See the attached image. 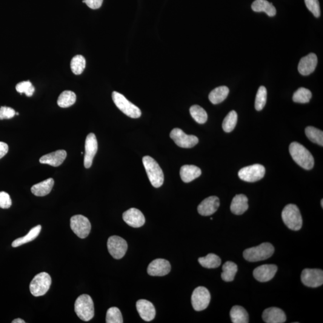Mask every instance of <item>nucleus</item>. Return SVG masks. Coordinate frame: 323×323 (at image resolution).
<instances>
[{"label": "nucleus", "instance_id": "f257e3e1", "mask_svg": "<svg viewBox=\"0 0 323 323\" xmlns=\"http://www.w3.org/2000/svg\"><path fill=\"white\" fill-rule=\"evenodd\" d=\"M289 151L294 161L305 170L313 169L314 159L312 154L304 145L293 142L290 145Z\"/></svg>", "mask_w": 323, "mask_h": 323}, {"label": "nucleus", "instance_id": "f03ea898", "mask_svg": "<svg viewBox=\"0 0 323 323\" xmlns=\"http://www.w3.org/2000/svg\"><path fill=\"white\" fill-rule=\"evenodd\" d=\"M274 247L270 243H262L257 247L247 248L243 253L246 261L256 262L267 260L273 255Z\"/></svg>", "mask_w": 323, "mask_h": 323}, {"label": "nucleus", "instance_id": "7ed1b4c3", "mask_svg": "<svg viewBox=\"0 0 323 323\" xmlns=\"http://www.w3.org/2000/svg\"><path fill=\"white\" fill-rule=\"evenodd\" d=\"M142 163L147 174L148 179L153 186L158 188L162 186L164 182V175L159 165L150 156H144Z\"/></svg>", "mask_w": 323, "mask_h": 323}, {"label": "nucleus", "instance_id": "20e7f679", "mask_svg": "<svg viewBox=\"0 0 323 323\" xmlns=\"http://www.w3.org/2000/svg\"><path fill=\"white\" fill-rule=\"evenodd\" d=\"M74 310L83 321L89 322L94 317V304L92 298L88 294H82L76 299Z\"/></svg>", "mask_w": 323, "mask_h": 323}, {"label": "nucleus", "instance_id": "39448f33", "mask_svg": "<svg viewBox=\"0 0 323 323\" xmlns=\"http://www.w3.org/2000/svg\"><path fill=\"white\" fill-rule=\"evenodd\" d=\"M284 224L292 231H299L302 227V218L301 212L296 205L288 204L285 206L281 214Z\"/></svg>", "mask_w": 323, "mask_h": 323}, {"label": "nucleus", "instance_id": "423d86ee", "mask_svg": "<svg viewBox=\"0 0 323 323\" xmlns=\"http://www.w3.org/2000/svg\"><path fill=\"white\" fill-rule=\"evenodd\" d=\"M112 98L117 107L126 115L134 119L139 118L141 116V111L139 108L128 101L122 94L118 92H113Z\"/></svg>", "mask_w": 323, "mask_h": 323}, {"label": "nucleus", "instance_id": "0eeeda50", "mask_svg": "<svg viewBox=\"0 0 323 323\" xmlns=\"http://www.w3.org/2000/svg\"><path fill=\"white\" fill-rule=\"evenodd\" d=\"M51 284V278L49 274L46 273H39L34 277L30 283L31 293L36 297L44 296L49 290Z\"/></svg>", "mask_w": 323, "mask_h": 323}, {"label": "nucleus", "instance_id": "6e6552de", "mask_svg": "<svg viewBox=\"0 0 323 323\" xmlns=\"http://www.w3.org/2000/svg\"><path fill=\"white\" fill-rule=\"evenodd\" d=\"M71 230L80 238H87L90 233L91 224L87 217L82 215H76L70 220Z\"/></svg>", "mask_w": 323, "mask_h": 323}, {"label": "nucleus", "instance_id": "1a4fd4ad", "mask_svg": "<svg viewBox=\"0 0 323 323\" xmlns=\"http://www.w3.org/2000/svg\"><path fill=\"white\" fill-rule=\"evenodd\" d=\"M211 295L209 291L204 287H198L194 290L191 295V304L194 310L201 311L205 310L210 304Z\"/></svg>", "mask_w": 323, "mask_h": 323}, {"label": "nucleus", "instance_id": "9d476101", "mask_svg": "<svg viewBox=\"0 0 323 323\" xmlns=\"http://www.w3.org/2000/svg\"><path fill=\"white\" fill-rule=\"evenodd\" d=\"M265 168L260 164H254L242 168L238 173L239 179L243 181L253 183L264 178Z\"/></svg>", "mask_w": 323, "mask_h": 323}, {"label": "nucleus", "instance_id": "9b49d317", "mask_svg": "<svg viewBox=\"0 0 323 323\" xmlns=\"http://www.w3.org/2000/svg\"><path fill=\"white\" fill-rule=\"evenodd\" d=\"M107 248L111 256L116 259H121L128 250L127 242L119 236H111L108 239Z\"/></svg>", "mask_w": 323, "mask_h": 323}, {"label": "nucleus", "instance_id": "f8f14e48", "mask_svg": "<svg viewBox=\"0 0 323 323\" xmlns=\"http://www.w3.org/2000/svg\"><path fill=\"white\" fill-rule=\"evenodd\" d=\"M301 281L309 287L321 286L323 284V271L319 269H305L301 274Z\"/></svg>", "mask_w": 323, "mask_h": 323}, {"label": "nucleus", "instance_id": "ddd939ff", "mask_svg": "<svg viewBox=\"0 0 323 323\" xmlns=\"http://www.w3.org/2000/svg\"><path fill=\"white\" fill-rule=\"evenodd\" d=\"M170 137L178 146L182 148L193 147L199 142L196 136L187 135L179 128H174L170 133Z\"/></svg>", "mask_w": 323, "mask_h": 323}, {"label": "nucleus", "instance_id": "4468645a", "mask_svg": "<svg viewBox=\"0 0 323 323\" xmlns=\"http://www.w3.org/2000/svg\"><path fill=\"white\" fill-rule=\"evenodd\" d=\"M97 151H98V141L96 136L93 133H90L85 141L84 166L86 168H90L92 166Z\"/></svg>", "mask_w": 323, "mask_h": 323}, {"label": "nucleus", "instance_id": "2eb2a0df", "mask_svg": "<svg viewBox=\"0 0 323 323\" xmlns=\"http://www.w3.org/2000/svg\"><path fill=\"white\" fill-rule=\"evenodd\" d=\"M171 265L167 260L157 259L151 262L147 268V273L151 276L162 277L171 271Z\"/></svg>", "mask_w": 323, "mask_h": 323}, {"label": "nucleus", "instance_id": "dca6fc26", "mask_svg": "<svg viewBox=\"0 0 323 323\" xmlns=\"http://www.w3.org/2000/svg\"><path fill=\"white\" fill-rule=\"evenodd\" d=\"M123 219L129 226L131 227L137 228L142 227L145 224V217L141 212L137 208H130L123 214Z\"/></svg>", "mask_w": 323, "mask_h": 323}, {"label": "nucleus", "instance_id": "f3484780", "mask_svg": "<svg viewBox=\"0 0 323 323\" xmlns=\"http://www.w3.org/2000/svg\"><path fill=\"white\" fill-rule=\"evenodd\" d=\"M278 270L276 265H264L253 271V276L257 281L265 282L272 279Z\"/></svg>", "mask_w": 323, "mask_h": 323}, {"label": "nucleus", "instance_id": "a211bd4d", "mask_svg": "<svg viewBox=\"0 0 323 323\" xmlns=\"http://www.w3.org/2000/svg\"><path fill=\"white\" fill-rule=\"evenodd\" d=\"M318 59L315 53H311L303 57L299 63L298 71L303 76H308L315 71Z\"/></svg>", "mask_w": 323, "mask_h": 323}, {"label": "nucleus", "instance_id": "6ab92c4d", "mask_svg": "<svg viewBox=\"0 0 323 323\" xmlns=\"http://www.w3.org/2000/svg\"><path fill=\"white\" fill-rule=\"evenodd\" d=\"M137 310L141 318L145 322H150L156 316V310L152 303L141 299L137 302Z\"/></svg>", "mask_w": 323, "mask_h": 323}, {"label": "nucleus", "instance_id": "aec40b11", "mask_svg": "<svg viewBox=\"0 0 323 323\" xmlns=\"http://www.w3.org/2000/svg\"><path fill=\"white\" fill-rule=\"evenodd\" d=\"M220 206L218 197H208L200 204L198 207V213L203 216H209L215 213Z\"/></svg>", "mask_w": 323, "mask_h": 323}, {"label": "nucleus", "instance_id": "412c9836", "mask_svg": "<svg viewBox=\"0 0 323 323\" xmlns=\"http://www.w3.org/2000/svg\"><path fill=\"white\" fill-rule=\"evenodd\" d=\"M262 319L267 323H282L286 321V316L281 309L272 307L266 309Z\"/></svg>", "mask_w": 323, "mask_h": 323}, {"label": "nucleus", "instance_id": "4be33fe9", "mask_svg": "<svg viewBox=\"0 0 323 323\" xmlns=\"http://www.w3.org/2000/svg\"><path fill=\"white\" fill-rule=\"evenodd\" d=\"M67 154L66 151L59 150L53 151L52 153L46 154L40 159V162L42 164H47L52 167H59L66 159Z\"/></svg>", "mask_w": 323, "mask_h": 323}, {"label": "nucleus", "instance_id": "5701e85b", "mask_svg": "<svg viewBox=\"0 0 323 323\" xmlns=\"http://www.w3.org/2000/svg\"><path fill=\"white\" fill-rule=\"evenodd\" d=\"M247 197L242 194L237 195L232 199L231 205V210L236 215H241L248 210Z\"/></svg>", "mask_w": 323, "mask_h": 323}, {"label": "nucleus", "instance_id": "b1692460", "mask_svg": "<svg viewBox=\"0 0 323 323\" xmlns=\"http://www.w3.org/2000/svg\"><path fill=\"white\" fill-rule=\"evenodd\" d=\"M201 169L196 166L185 165L180 169V177L185 183H190L201 175Z\"/></svg>", "mask_w": 323, "mask_h": 323}, {"label": "nucleus", "instance_id": "393cba45", "mask_svg": "<svg viewBox=\"0 0 323 323\" xmlns=\"http://www.w3.org/2000/svg\"><path fill=\"white\" fill-rule=\"evenodd\" d=\"M54 180L50 178L34 185L31 188V192L36 196H45L50 193L53 187Z\"/></svg>", "mask_w": 323, "mask_h": 323}, {"label": "nucleus", "instance_id": "a878e982", "mask_svg": "<svg viewBox=\"0 0 323 323\" xmlns=\"http://www.w3.org/2000/svg\"><path fill=\"white\" fill-rule=\"evenodd\" d=\"M251 8L256 12H265L270 17L275 16L277 13L276 7L267 0H255L251 5Z\"/></svg>", "mask_w": 323, "mask_h": 323}, {"label": "nucleus", "instance_id": "bb28decb", "mask_svg": "<svg viewBox=\"0 0 323 323\" xmlns=\"http://www.w3.org/2000/svg\"><path fill=\"white\" fill-rule=\"evenodd\" d=\"M230 316L231 322L233 323H248L249 322L248 314L241 306H234L231 309Z\"/></svg>", "mask_w": 323, "mask_h": 323}, {"label": "nucleus", "instance_id": "cd10ccee", "mask_svg": "<svg viewBox=\"0 0 323 323\" xmlns=\"http://www.w3.org/2000/svg\"><path fill=\"white\" fill-rule=\"evenodd\" d=\"M229 93H230V90L225 86L216 88L210 93V101L213 104H218L225 101L227 98Z\"/></svg>", "mask_w": 323, "mask_h": 323}, {"label": "nucleus", "instance_id": "c85d7f7f", "mask_svg": "<svg viewBox=\"0 0 323 323\" xmlns=\"http://www.w3.org/2000/svg\"><path fill=\"white\" fill-rule=\"evenodd\" d=\"M41 230V225L37 226V227L31 229L29 232L25 236L15 239L12 242L11 245H12L13 247H18L23 244H26V243L33 241V240L35 239L39 236Z\"/></svg>", "mask_w": 323, "mask_h": 323}, {"label": "nucleus", "instance_id": "c756f323", "mask_svg": "<svg viewBox=\"0 0 323 323\" xmlns=\"http://www.w3.org/2000/svg\"><path fill=\"white\" fill-rule=\"evenodd\" d=\"M223 273H222V278L226 282L232 281L237 271H238V267L232 262L228 261L225 263L222 267Z\"/></svg>", "mask_w": 323, "mask_h": 323}, {"label": "nucleus", "instance_id": "7c9ffc66", "mask_svg": "<svg viewBox=\"0 0 323 323\" xmlns=\"http://www.w3.org/2000/svg\"><path fill=\"white\" fill-rule=\"evenodd\" d=\"M198 262L203 267L208 269L218 268L222 263L221 258L213 253L208 254L205 257H200Z\"/></svg>", "mask_w": 323, "mask_h": 323}, {"label": "nucleus", "instance_id": "2f4dec72", "mask_svg": "<svg viewBox=\"0 0 323 323\" xmlns=\"http://www.w3.org/2000/svg\"><path fill=\"white\" fill-rule=\"evenodd\" d=\"M76 101V93L71 91H65L58 97V105L61 108L72 106Z\"/></svg>", "mask_w": 323, "mask_h": 323}, {"label": "nucleus", "instance_id": "473e14b6", "mask_svg": "<svg viewBox=\"0 0 323 323\" xmlns=\"http://www.w3.org/2000/svg\"><path fill=\"white\" fill-rule=\"evenodd\" d=\"M305 134L311 141L323 146V132L322 131L313 127H308L305 129Z\"/></svg>", "mask_w": 323, "mask_h": 323}, {"label": "nucleus", "instance_id": "72a5a7b5", "mask_svg": "<svg viewBox=\"0 0 323 323\" xmlns=\"http://www.w3.org/2000/svg\"><path fill=\"white\" fill-rule=\"evenodd\" d=\"M237 121H238V114L236 111L234 110L230 111L223 122L222 127L225 132L228 133L231 132L236 127Z\"/></svg>", "mask_w": 323, "mask_h": 323}, {"label": "nucleus", "instance_id": "f704fd0d", "mask_svg": "<svg viewBox=\"0 0 323 323\" xmlns=\"http://www.w3.org/2000/svg\"><path fill=\"white\" fill-rule=\"evenodd\" d=\"M191 117L199 124H204L207 121L208 115L204 108L198 105H194L190 108Z\"/></svg>", "mask_w": 323, "mask_h": 323}, {"label": "nucleus", "instance_id": "c9c22d12", "mask_svg": "<svg viewBox=\"0 0 323 323\" xmlns=\"http://www.w3.org/2000/svg\"><path fill=\"white\" fill-rule=\"evenodd\" d=\"M70 67L72 72L76 75H80L85 70L86 67V59L84 56L77 55L74 56L71 59Z\"/></svg>", "mask_w": 323, "mask_h": 323}, {"label": "nucleus", "instance_id": "e433bc0d", "mask_svg": "<svg viewBox=\"0 0 323 323\" xmlns=\"http://www.w3.org/2000/svg\"><path fill=\"white\" fill-rule=\"evenodd\" d=\"M312 98V93L308 89L300 88L294 92L293 96L294 102L305 104L310 102Z\"/></svg>", "mask_w": 323, "mask_h": 323}, {"label": "nucleus", "instance_id": "4c0bfd02", "mask_svg": "<svg viewBox=\"0 0 323 323\" xmlns=\"http://www.w3.org/2000/svg\"><path fill=\"white\" fill-rule=\"evenodd\" d=\"M267 100V90L264 86L259 88L257 91L256 100L255 108L257 111H261L264 109Z\"/></svg>", "mask_w": 323, "mask_h": 323}, {"label": "nucleus", "instance_id": "58836bf2", "mask_svg": "<svg viewBox=\"0 0 323 323\" xmlns=\"http://www.w3.org/2000/svg\"><path fill=\"white\" fill-rule=\"evenodd\" d=\"M123 317L121 311L116 307L108 309L106 314L107 323H122Z\"/></svg>", "mask_w": 323, "mask_h": 323}, {"label": "nucleus", "instance_id": "ea45409f", "mask_svg": "<svg viewBox=\"0 0 323 323\" xmlns=\"http://www.w3.org/2000/svg\"><path fill=\"white\" fill-rule=\"evenodd\" d=\"M17 92L20 93H25V95L28 97L32 96L35 88H34L30 81H24L19 83L16 86Z\"/></svg>", "mask_w": 323, "mask_h": 323}, {"label": "nucleus", "instance_id": "a19ab883", "mask_svg": "<svg viewBox=\"0 0 323 323\" xmlns=\"http://www.w3.org/2000/svg\"><path fill=\"white\" fill-rule=\"evenodd\" d=\"M305 3L308 9L316 18H319L321 14L319 0H305Z\"/></svg>", "mask_w": 323, "mask_h": 323}, {"label": "nucleus", "instance_id": "79ce46f5", "mask_svg": "<svg viewBox=\"0 0 323 323\" xmlns=\"http://www.w3.org/2000/svg\"><path fill=\"white\" fill-rule=\"evenodd\" d=\"M11 204L12 201L10 195L5 191H0V208L2 209H8L11 207Z\"/></svg>", "mask_w": 323, "mask_h": 323}, {"label": "nucleus", "instance_id": "37998d69", "mask_svg": "<svg viewBox=\"0 0 323 323\" xmlns=\"http://www.w3.org/2000/svg\"><path fill=\"white\" fill-rule=\"evenodd\" d=\"M16 115L15 110L8 107H0V120L10 119Z\"/></svg>", "mask_w": 323, "mask_h": 323}, {"label": "nucleus", "instance_id": "c03bdc74", "mask_svg": "<svg viewBox=\"0 0 323 323\" xmlns=\"http://www.w3.org/2000/svg\"><path fill=\"white\" fill-rule=\"evenodd\" d=\"M103 0H84L83 2L87 4L88 6L92 9H98L101 7Z\"/></svg>", "mask_w": 323, "mask_h": 323}, {"label": "nucleus", "instance_id": "a18cd8bd", "mask_svg": "<svg viewBox=\"0 0 323 323\" xmlns=\"http://www.w3.org/2000/svg\"><path fill=\"white\" fill-rule=\"evenodd\" d=\"M8 151V145L5 142L0 141V159L3 158Z\"/></svg>", "mask_w": 323, "mask_h": 323}, {"label": "nucleus", "instance_id": "49530a36", "mask_svg": "<svg viewBox=\"0 0 323 323\" xmlns=\"http://www.w3.org/2000/svg\"><path fill=\"white\" fill-rule=\"evenodd\" d=\"M25 323V322L24 321V320L21 319H17L14 320L12 322V323Z\"/></svg>", "mask_w": 323, "mask_h": 323}, {"label": "nucleus", "instance_id": "de8ad7c7", "mask_svg": "<svg viewBox=\"0 0 323 323\" xmlns=\"http://www.w3.org/2000/svg\"><path fill=\"white\" fill-rule=\"evenodd\" d=\"M321 204H322V207L323 208V199H322Z\"/></svg>", "mask_w": 323, "mask_h": 323}, {"label": "nucleus", "instance_id": "09e8293b", "mask_svg": "<svg viewBox=\"0 0 323 323\" xmlns=\"http://www.w3.org/2000/svg\"><path fill=\"white\" fill-rule=\"evenodd\" d=\"M16 115H19V113H16Z\"/></svg>", "mask_w": 323, "mask_h": 323}]
</instances>
